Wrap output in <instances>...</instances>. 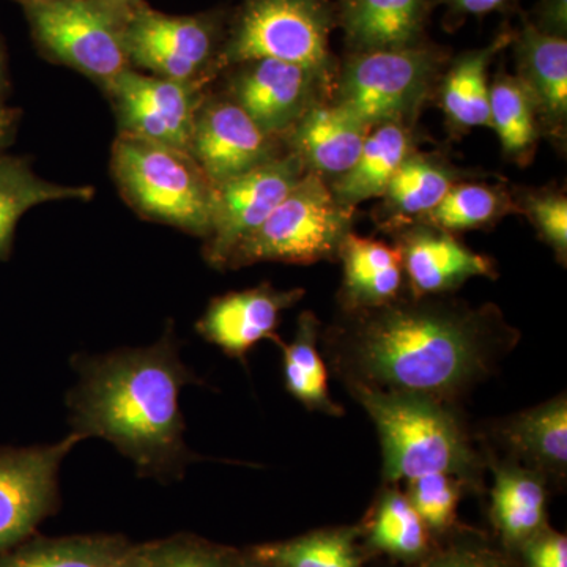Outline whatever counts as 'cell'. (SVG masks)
Wrapping results in <instances>:
<instances>
[{
    "mask_svg": "<svg viewBox=\"0 0 567 567\" xmlns=\"http://www.w3.org/2000/svg\"><path fill=\"white\" fill-rule=\"evenodd\" d=\"M331 24L324 0H244L227 22L218 73L238 63L275 59L305 66L328 81Z\"/></svg>",
    "mask_w": 567,
    "mask_h": 567,
    "instance_id": "52a82bcc",
    "label": "cell"
},
{
    "mask_svg": "<svg viewBox=\"0 0 567 567\" xmlns=\"http://www.w3.org/2000/svg\"><path fill=\"white\" fill-rule=\"evenodd\" d=\"M118 134L188 152L205 85L123 71L106 92Z\"/></svg>",
    "mask_w": 567,
    "mask_h": 567,
    "instance_id": "30bf717a",
    "label": "cell"
},
{
    "mask_svg": "<svg viewBox=\"0 0 567 567\" xmlns=\"http://www.w3.org/2000/svg\"><path fill=\"white\" fill-rule=\"evenodd\" d=\"M416 567H509L506 559L491 548L475 544H458L424 559Z\"/></svg>",
    "mask_w": 567,
    "mask_h": 567,
    "instance_id": "d590c367",
    "label": "cell"
},
{
    "mask_svg": "<svg viewBox=\"0 0 567 567\" xmlns=\"http://www.w3.org/2000/svg\"><path fill=\"white\" fill-rule=\"evenodd\" d=\"M346 315L327 341L346 382L443 404L486 379L518 338L496 306L475 308L445 295Z\"/></svg>",
    "mask_w": 567,
    "mask_h": 567,
    "instance_id": "6da1fadb",
    "label": "cell"
},
{
    "mask_svg": "<svg viewBox=\"0 0 567 567\" xmlns=\"http://www.w3.org/2000/svg\"><path fill=\"white\" fill-rule=\"evenodd\" d=\"M80 382L69 394L71 425L112 443L142 476H178L193 462L185 445L183 386L199 382L183 364L167 330L156 344L78 358Z\"/></svg>",
    "mask_w": 567,
    "mask_h": 567,
    "instance_id": "7a4b0ae2",
    "label": "cell"
},
{
    "mask_svg": "<svg viewBox=\"0 0 567 567\" xmlns=\"http://www.w3.org/2000/svg\"><path fill=\"white\" fill-rule=\"evenodd\" d=\"M395 248L401 252L410 295L415 298L454 292L472 278H496L494 260L429 223L405 224Z\"/></svg>",
    "mask_w": 567,
    "mask_h": 567,
    "instance_id": "9a60e30c",
    "label": "cell"
},
{
    "mask_svg": "<svg viewBox=\"0 0 567 567\" xmlns=\"http://www.w3.org/2000/svg\"><path fill=\"white\" fill-rule=\"evenodd\" d=\"M353 212L336 199L323 177L305 173L267 221L235 249L226 268L333 259L352 230Z\"/></svg>",
    "mask_w": 567,
    "mask_h": 567,
    "instance_id": "8992f818",
    "label": "cell"
},
{
    "mask_svg": "<svg viewBox=\"0 0 567 567\" xmlns=\"http://www.w3.org/2000/svg\"><path fill=\"white\" fill-rule=\"evenodd\" d=\"M20 110L9 106L7 103H0V151H6L14 141L18 128H20Z\"/></svg>",
    "mask_w": 567,
    "mask_h": 567,
    "instance_id": "f35d334b",
    "label": "cell"
},
{
    "mask_svg": "<svg viewBox=\"0 0 567 567\" xmlns=\"http://www.w3.org/2000/svg\"><path fill=\"white\" fill-rule=\"evenodd\" d=\"M533 25L548 35L566 37L567 0H540L536 24Z\"/></svg>",
    "mask_w": 567,
    "mask_h": 567,
    "instance_id": "74e56055",
    "label": "cell"
},
{
    "mask_svg": "<svg viewBox=\"0 0 567 567\" xmlns=\"http://www.w3.org/2000/svg\"><path fill=\"white\" fill-rule=\"evenodd\" d=\"M369 543L394 557L417 558L427 550V525L406 495L385 491L375 506Z\"/></svg>",
    "mask_w": 567,
    "mask_h": 567,
    "instance_id": "1f68e13d",
    "label": "cell"
},
{
    "mask_svg": "<svg viewBox=\"0 0 567 567\" xmlns=\"http://www.w3.org/2000/svg\"><path fill=\"white\" fill-rule=\"evenodd\" d=\"M451 9L458 14H473V17H481V14L492 13L503 9L507 0H446Z\"/></svg>",
    "mask_w": 567,
    "mask_h": 567,
    "instance_id": "ab89813d",
    "label": "cell"
},
{
    "mask_svg": "<svg viewBox=\"0 0 567 567\" xmlns=\"http://www.w3.org/2000/svg\"><path fill=\"white\" fill-rule=\"evenodd\" d=\"M457 171L435 156L413 151L391 178L383 210L398 226L420 221L442 203L447 192L456 185Z\"/></svg>",
    "mask_w": 567,
    "mask_h": 567,
    "instance_id": "484cf974",
    "label": "cell"
},
{
    "mask_svg": "<svg viewBox=\"0 0 567 567\" xmlns=\"http://www.w3.org/2000/svg\"><path fill=\"white\" fill-rule=\"evenodd\" d=\"M37 50L47 61L95 82L103 92L128 69L125 33L136 3L125 0L21 2Z\"/></svg>",
    "mask_w": 567,
    "mask_h": 567,
    "instance_id": "5b68a950",
    "label": "cell"
},
{
    "mask_svg": "<svg viewBox=\"0 0 567 567\" xmlns=\"http://www.w3.org/2000/svg\"><path fill=\"white\" fill-rule=\"evenodd\" d=\"M514 37L502 33L487 47L462 54L451 65L440 89V102L451 126L461 130L491 126L488 66Z\"/></svg>",
    "mask_w": 567,
    "mask_h": 567,
    "instance_id": "d4e9b609",
    "label": "cell"
},
{
    "mask_svg": "<svg viewBox=\"0 0 567 567\" xmlns=\"http://www.w3.org/2000/svg\"><path fill=\"white\" fill-rule=\"evenodd\" d=\"M254 558L271 567H361L353 529H330L267 544L254 550Z\"/></svg>",
    "mask_w": 567,
    "mask_h": 567,
    "instance_id": "4dcf8cb0",
    "label": "cell"
},
{
    "mask_svg": "<svg viewBox=\"0 0 567 567\" xmlns=\"http://www.w3.org/2000/svg\"><path fill=\"white\" fill-rule=\"evenodd\" d=\"M346 385L374 421L382 443L386 483L412 481L431 473L456 476L470 487L481 483L483 461L447 404L363 383Z\"/></svg>",
    "mask_w": 567,
    "mask_h": 567,
    "instance_id": "3957f363",
    "label": "cell"
},
{
    "mask_svg": "<svg viewBox=\"0 0 567 567\" xmlns=\"http://www.w3.org/2000/svg\"><path fill=\"white\" fill-rule=\"evenodd\" d=\"M10 92L9 54H7L6 41L0 35V103H6Z\"/></svg>",
    "mask_w": 567,
    "mask_h": 567,
    "instance_id": "60d3db41",
    "label": "cell"
},
{
    "mask_svg": "<svg viewBox=\"0 0 567 567\" xmlns=\"http://www.w3.org/2000/svg\"><path fill=\"white\" fill-rule=\"evenodd\" d=\"M338 257L342 260L341 303L346 312L382 308L401 298L405 274L395 246L350 230Z\"/></svg>",
    "mask_w": 567,
    "mask_h": 567,
    "instance_id": "ac0fdd59",
    "label": "cell"
},
{
    "mask_svg": "<svg viewBox=\"0 0 567 567\" xmlns=\"http://www.w3.org/2000/svg\"><path fill=\"white\" fill-rule=\"evenodd\" d=\"M464 486L465 484L456 476L431 473L409 481L406 498L427 528L443 532L451 527L456 518L457 503Z\"/></svg>",
    "mask_w": 567,
    "mask_h": 567,
    "instance_id": "836d02e7",
    "label": "cell"
},
{
    "mask_svg": "<svg viewBox=\"0 0 567 567\" xmlns=\"http://www.w3.org/2000/svg\"><path fill=\"white\" fill-rule=\"evenodd\" d=\"M128 547L117 537L41 539L0 557V567H122Z\"/></svg>",
    "mask_w": 567,
    "mask_h": 567,
    "instance_id": "f1b7e54d",
    "label": "cell"
},
{
    "mask_svg": "<svg viewBox=\"0 0 567 567\" xmlns=\"http://www.w3.org/2000/svg\"><path fill=\"white\" fill-rule=\"evenodd\" d=\"M305 173L300 159L287 153L215 186L212 233L204 246L207 264L226 268L235 249L267 221Z\"/></svg>",
    "mask_w": 567,
    "mask_h": 567,
    "instance_id": "8fae6325",
    "label": "cell"
},
{
    "mask_svg": "<svg viewBox=\"0 0 567 567\" xmlns=\"http://www.w3.org/2000/svg\"><path fill=\"white\" fill-rule=\"evenodd\" d=\"M234 567H271V566L267 565V563L259 561V559L252 557V559H249V561L235 563Z\"/></svg>",
    "mask_w": 567,
    "mask_h": 567,
    "instance_id": "b9f144b4",
    "label": "cell"
},
{
    "mask_svg": "<svg viewBox=\"0 0 567 567\" xmlns=\"http://www.w3.org/2000/svg\"><path fill=\"white\" fill-rule=\"evenodd\" d=\"M320 322L315 312L298 317L297 331L290 344L278 342L284 353V382L286 390L308 410L341 416V409L328 390L327 365L319 352Z\"/></svg>",
    "mask_w": 567,
    "mask_h": 567,
    "instance_id": "4316f807",
    "label": "cell"
},
{
    "mask_svg": "<svg viewBox=\"0 0 567 567\" xmlns=\"http://www.w3.org/2000/svg\"><path fill=\"white\" fill-rule=\"evenodd\" d=\"M427 0H349L346 39L354 52L413 47L423 28Z\"/></svg>",
    "mask_w": 567,
    "mask_h": 567,
    "instance_id": "cb8c5ba5",
    "label": "cell"
},
{
    "mask_svg": "<svg viewBox=\"0 0 567 567\" xmlns=\"http://www.w3.org/2000/svg\"><path fill=\"white\" fill-rule=\"evenodd\" d=\"M235 558L221 547L193 537H174L128 547L122 567H234Z\"/></svg>",
    "mask_w": 567,
    "mask_h": 567,
    "instance_id": "d6a6232c",
    "label": "cell"
},
{
    "mask_svg": "<svg viewBox=\"0 0 567 567\" xmlns=\"http://www.w3.org/2000/svg\"><path fill=\"white\" fill-rule=\"evenodd\" d=\"M492 517L506 543L527 544L546 524V476L518 462L492 464Z\"/></svg>",
    "mask_w": 567,
    "mask_h": 567,
    "instance_id": "7402d4cb",
    "label": "cell"
},
{
    "mask_svg": "<svg viewBox=\"0 0 567 567\" xmlns=\"http://www.w3.org/2000/svg\"><path fill=\"white\" fill-rule=\"evenodd\" d=\"M439 52L432 48L354 52L339 76V106L365 125L404 123L423 103L436 71Z\"/></svg>",
    "mask_w": 567,
    "mask_h": 567,
    "instance_id": "9c48e42d",
    "label": "cell"
},
{
    "mask_svg": "<svg viewBox=\"0 0 567 567\" xmlns=\"http://www.w3.org/2000/svg\"><path fill=\"white\" fill-rule=\"evenodd\" d=\"M518 80L536 104L544 128L561 136L567 118V40L525 24L517 39Z\"/></svg>",
    "mask_w": 567,
    "mask_h": 567,
    "instance_id": "d6986e66",
    "label": "cell"
},
{
    "mask_svg": "<svg viewBox=\"0 0 567 567\" xmlns=\"http://www.w3.org/2000/svg\"><path fill=\"white\" fill-rule=\"evenodd\" d=\"M226 29V14L221 10L167 14L152 9L144 0L130 14L126 54L134 70L207 85L218 74Z\"/></svg>",
    "mask_w": 567,
    "mask_h": 567,
    "instance_id": "ba28073f",
    "label": "cell"
},
{
    "mask_svg": "<svg viewBox=\"0 0 567 567\" xmlns=\"http://www.w3.org/2000/svg\"><path fill=\"white\" fill-rule=\"evenodd\" d=\"M499 439L511 453L544 476L565 477L567 470V401L559 394L499 424Z\"/></svg>",
    "mask_w": 567,
    "mask_h": 567,
    "instance_id": "ffe728a7",
    "label": "cell"
},
{
    "mask_svg": "<svg viewBox=\"0 0 567 567\" xmlns=\"http://www.w3.org/2000/svg\"><path fill=\"white\" fill-rule=\"evenodd\" d=\"M125 2L140 3V2H144V0H125Z\"/></svg>",
    "mask_w": 567,
    "mask_h": 567,
    "instance_id": "7bdbcfd3",
    "label": "cell"
},
{
    "mask_svg": "<svg viewBox=\"0 0 567 567\" xmlns=\"http://www.w3.org/2000/svg\"><path fill=\"white\" fill-rule=\"evenodd\" d=\"M78 432L33 447H0V551L20 544L59 503V470L78 443Z\"/></svg>",
    "mask_w": 567,
    "mask_h": 567,
    "instance_id": "7c38bea8",
    "label": "cell"
},
{
    "mask_svg": "<svg viewBox=\"0 0 567 567\" xmlns=\"http://www.w3.org/2000/svg\"><path fill=\"white\" fill-rule=\"evenodd\" d=\"M226 93L265 134L284 137L316 104L327 80L295 63L257 59L227 69Z\"/></svg>",
    "mask_w": 567,
    "mask_h": 567,
    "instance_id": "4fadbf2b",
    "label": "cell"
},
{
    "mask_svg": "<svg viewBox=\"0 0 567 567\" xmlns=\"http://www.w3.org/2000/svg\"><path fill=\"white\" fill-rule=\"evenodd\" d=\"M517 212H524L540 237L566 262L567 256V199L561 192L540 189L522 194Z\"/></svg>",
    "mask_w": 567,
    "mask_h": 567,
    "instance_id": "e575fe53",
    "label": "cell"
},
{
    "mask_svg": "<svg viewBox=\"0 0 567 567\" xmlns=\"http://www.w3.org/2000/svg\"><path fill=\"white\" fill-rule=\"evenodd\" d=\"M511 210L517 212L509 194L486 183H456L442 203L420 221L432 224L446 233L486 229Z\"/></svg>",
    "mask_w": 567,
    "mask_h": 567,
    "instance_id": "f546056e",
    "label": "cell"
},
{
    "mask_svg": "<svg viewBox=\"0 0 567 567\" xmlns=\"http://www.w3.org/2000/svg\"><path fill=\"white\" fill-rule=\"evenodd\" d=\"M412 152V134L404 123L374 126L353 166L331 182V192L339 203L350 208L382 197L391 178Z\"/></svg>",
    "mask_w": 567,
    "mask_h": 567,
    "instance_id": "603a6c76",
    "label": "cell"
},
{
    "mask_svg": "<svg viewBox=\"0 0 567 567\" xmlns=\"http://www.w3.org/2000/svg\"><path fill=\"white\" fill-rule=\"evenodd\" d=\"M18 3L25 2V0H17Z\"/></svg>",
    "mask_w": 567,
    "mask_h": 567,
    "instance_id": "ee69618b",
    "label": "cell"
},
{
    "mask_svg": "<svg viewBox=\"0 0 567 567\" xmlns=\"http://www.w3.org/2000/svg\"><path fill=\"white\" fill-rule=\"evenodd\" d=\"M371 130L338 103H316L284 137L306 173L327 181L341 177L353 166Z\"/></svg>",
    "mask_w": 567,
    "mask_h": 567,
    "instance_id": "e0dca14e",
    "label": "cell"
},
{
    "mask_svg": "<svg viewBox=\"0 0 567 567\" xmlns=\"http://www.w3.org/2000/svg\"><path fill=\"white\" fill-rule=\"evenodd\" d=\"M111 174L123 200L141 218L207 240L215 185L188 152L117 133Z\"/></svg>",
    "mask_w": 567,
    "mask_h": 567,
    "instance_id": "277c9868",
    "label": "cell"
},
{
    "mask_svg": "<svg viewBox=\"0 0 567 567\" xmlns=\"http://www.w3.org/2000/svg\"><path fill=\"white\" fill-rule=\"evenodd\" d=\"M491 126L511 162L527 164L539 141V115L532 95L517 76L499 74L491 84Z\"/></svg>",
    "mask_w": 567,
    "mask_h": 567,
    "instance_id": "83f0119b",
    "label": "cell"
},
{
    "mask_svg": "<svg viewBox=\"0 0 567 567\" xmlns=\"http://www.w3.org/2000/svg\"><path fill=\"white\" fill-rule=\"evenodd\" d=\"M305 289H276L264 282L251 289L213 298L196 324L205 341L229 357L245 361L246 354L264 339L278 341L281 315L305 297Z\"/></svg>",
    "mask_w": 567,
    "mask_h": 567,
    "instance_id": "2e32d148",
    "label": "cell"
},
{
    "mask_svg": "<svg viewBox=\"0 0 567 567\" xmlns=\"http://www.w3.org/2000/svg\"><path fill=\"white\" fill-rule=\"evenodd\" d=\"M525 546L529 567H567L566 536L539 533Z\"/></svg>",
    "mask_w": 567,
    "mask_h": 567,
    "instance_id": "8d00e7d4",
    "label": "cell"
},
{
    "mask_svg": "<svg viewBox=\"0 0 567 567\" xmlns=\"http://www.w3.org/2000/svg\"><path fill=\"white\" fill-rule=\"evenodd\" d=\"M189 155L215 186L281 156L268 136L226 95H207L194 123Z\"/></svg>",
    "mask_w": 567,
    "mask_h": 567,
    "instance_id": "5bb4252c",
    "label": "cell"
},
{
    "mask_svg": "<svg viewBox=\"0 0 567 567\" xmlns=\"http://www.w3.org/2000/svg\"><path fill=\"white\" fill-rule=\"evenodd\" d=\"M91 185H62L40 177L29 159L0 151V262L10 257L22 216L39 205L80 200L91 203Z\"/></svg>",
    "mask_w": 567,
    "mask_h": 567,
    "instance_id": "44dd1931",
    "label": "cell"
}]
</instances>
